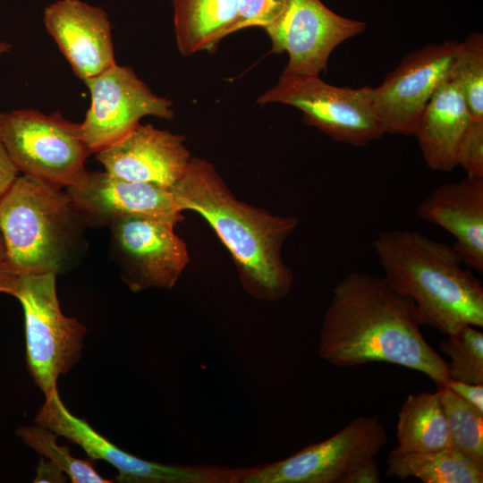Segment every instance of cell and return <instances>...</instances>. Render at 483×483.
<instances>
[{
    "label": "cell",
    "mask_w": 483,
    "mask_h": 483,
    "mask_svg": "<svg viewBox=\"0 0 483 483\" xmlns=\"http://www.w3.org/2000/svg\"><path fill=\"white\" fill-rule=\"evenodd\" d=\"M16 434L26 445L66 473L73 483L113 482L100 476L89 461L73 457L67 446L59 445L57 435L51 430L36 424L19 427Z\"/></svg>",
    "instance_id": "cell-24"
},
{
    "label": "cell",
    "mask_w": 483,
    "mask_h": 483,
    "mask_svg": "<svg viewBox=\"0 0 483 483\" xmlns=\"http://www.w3.org/2000/svg\"><path fill=\"white\" fill-rule=\"evenodd\" d=\"M445 383L457 395L483 412V383L472 384L452 379Z\"/></svg>",
    "instance_id": "cell-28"
},
{
    "label": "cell",
    "mask_w": 483,
    "mask_h": 483,
    "mask_svg": "<svg viewBox=\"0 0 483 483\" xmlns=\"http://www.w3.org/2000/svg\"><path fill=\"white\" fill-rule=\"evenodd\" d=\"M179 208L201 216L231 254L242 289L266 301L285 298L293 274L282 257L285 240L299 225L239 200L214 165L191 156L182 177L169 189Z\"/></svg>",
    "instance_id": "cell-2"
},
{
    "label": "cell",
    "mask_w": 483,
    "mask_h": 483,
    "mask_svg": "<svg viewBox=\"0 0 483 483\" xmlns=\"http://www.w3.org/2000/svg\"><path fill=\"white\" fill-rule=\"evenodd\" d=\"M84 83L90 106L80 126L91 154L125 136L144 116H174L172 101L155 94L129 66L116 64Z\"/></svg>",
    "instance_id": "cell-11"
},
{
    "label": "cell",
    "mask_w": 483,
    "mask_h": 483,
    "mask_svg": "<svg viewBox=\"0 0 483 483\" xmlns=\"http://www.w3.org/2000/svg\"><path fill=\"white\" fill-rule=\"evenodd\" d=\"M57 436L80 445L91 459L108 462L123 483H239L242 467L222 464H164L129 453L97 432L85 419L70 412L57 389L46 396L36 419Z\"/></svg>",
    "instance_id": "cell-9"
},
{
    "label": "cell",
    "mask_w": 483,
    "mask_h": 483,
    "mask_svg": "<svg viewBox=\"0 0 483 483\" xmlns=\"http://www.w3.org/2000/svg\"><path fill=\"white\" fill-rule=\"evenodd\" d=\"M63 470L50 461L40 460L34 482H64Z\"/></svg>",
    "instance_id": "cell-30"
},
{
    "label": "cell",
    "mask_w": 483,
    "mask_h": 483,
    "mask_svg": "<svg viewBox=\"0 0 483 483\" xmlns=\"http://www.w3.org/2000/svg\"><path fill=\"white\" fill-rule=\"evenodd\" d=\"M44 25L81 80L116 64L107 13L81 0H58L47 5Z\"/></svg>",
    "instance_id": "cell-15"
},
{
    "label": "cell",
    "mask_w": 483,
    "mask_h": 483,
    "mask_svg": "<svg viewBox=\"0 0 483 483\" xmlns=\"http://www.w3.org/2000/svg\"><path fill=\"white\" fill-rule=\"evenodd\" d=\"M177 49L189 56L211 51L227 36L240 0H171Z\"/></svg>",
    "instance_id": "cell-19"
},
{
    "label": "cell",
    "mask_w": 483,
    "mask_h": 483,
    "mask_svg": "<svg viewBox=\"0 0 483 483\" xmlns=\"http://www.w3.org/2000/svg\"><path fill=\"white\" fill-rule=\"evenodd\" d=\"M20 275L7 261L0 262V292L13 295Z\"/></svg>",
    "instance_id": "cell-31"
},
{
    "label": "cell",
    "mask_w": 483,
    "mask_h": 483,
    "mask_svg": "<svg viewBox=\"0 0 483 483\" xmlns=\"http://www.w3.org/2000/svg\"><path fill=\"white\" fill-rule=\"evenodd\" d=\"M448 80L461 91L471 119L483 121V36L472 33L459 42Z\"/></svg>",
    "instance_id": "cell-23"
},
{
    "label": "cell",
    "mask_w": 483,
    "mask_h": 483,
    "mask_svg": "<svg viewBox=\"0 0 483 483\" xmlns=\"http://www.w3.org/2000/svg\"><path fill=\"white\" fill-rule=\"evenodd\" d=\"M12 46L9 43L0 41V55L10 51Z\"/></svg>",
    "instance_id": "cell-33"
},
{
    "label": "cell",
    "mask_w": 483,
    "mask_h": 483,
    "mask_svg": "<svg viewBox=\"0 0 483 483\" xmlns=\"http://www.w3.org/2000/svg\"><path fill=\"white\" fill-rule=\"evenodd\" d=\"M0 140L18 172L66 189L80 182L91 154L80 123L59 112L35 109L0 113Z\"/></svg>",
    "instance_id": "cell-6"
},
{
    "label": "cell",
    "mask_w": 483,
    "mask_h": 483,
    "mask_svg": "<svg viewBox=\"0 0 483 483\" xmlns=\"http://www.w3.org/2000/svg\"><path fill=\"white\" fill-rule=\"evenodd\" d=\"M88 224L66 191L31 176H17L0 198L6 261L20 274L57 275L75 256Z\"/></svg>",
    "instance_id": "cell-4"
},
{
    "label": "cell",
    "mask_w": 483,
    "mask_h": 483,
    "mask_svg": "<svg viewBox=\"0 0 483 483\" xmlns=\"http://www.w3.org/2000/svg\"><path fill=\"white\" fill-rule=\"evenodd\" d=\"M436 385L446 417L452 448L483 463V412L453 392L445 382Z\"/></svg>",
    "instance_id": "cell-22"
},
{
    "label": "cell",
    "mask_w": 483,
    "mask_h": 483,
    "mask_svg": "<svg viewBox=\"0 0 483 483\" xmlns=\"http://www.w3.org/2000/svg\"><path fill=\"white\" fill-rule=\"evenodd\" d=\"M259 105L294 106L303 122L332 140L365 146L385 134L372 104V88L337 87L319 75L283 72L277 83L257 98Z\"/></svg>",
    "instance_id": "cell-8"
},
{
    "label": "cell",
    "mask_w": 483,
    "mask_h": 483,
    "mask_svg": "<svg viewBox=\"0 0 483 483\" xmlns=\"http://www.w3.org/2000/svg\"><path fill=\"white\" fill-rule=\"evenodd\" d=\"M387 440L379 416H360L283 460L245 467L240 483H378L376 457Z\"/></svg>",
    "instance_id": "cell-5"
},
{
    "label": "cell",
    "mask_w": 483,
    "mask_h": 483,
    "mask_svg": "<svg viewBox=\"0 0 483 483\" xmlns=\"http://www.w3.org/2000/svg\"><path fill=\"white\" fill-rule=\"evenodd\" d=\"M365 29L364 21L343 17L320 0H288L279 18L264 30L271 53L288 54L283 72L319 75L333 50Z\"/></svg>",
    "instance_id": "cell-12"
},
{
    "label": "cell",
    "mask_w": 483,
    "mask_h": 483,
    "mask_svg": "<svg viewBox=\"0 0 483 483\" xmlns=\"http://www.w3.org/2000/svg\"><path fill=\"white\" fill-rule=\"evenodd\" d=\"M470 120L461 91L445 80L428 102L413 131L428 167L449 172L457 166L459 144Z\"/></svg>",
    "instance_id": "cell-18"
},
{
    "label": "cell",
    "mask_w": 483,
    "mask_h": 483,
    "mask_svg": "<svg viewBox=\"0 0 483 483\" xmlns=\"http://www.w3.org/2000/svg\"><path fill=\"white\" fill-rule=\"evenodd\" d=\"M6 258H7L6 247H5L3 234L0 231V262L6 261Z\"/></svg>",
    "instance_id": "cell-32"
},
{
    "label": "cell",
    "mask_w": 483,
    "mask_h": 483,
    "mask_svg": "<svg viewBox=\"0 0 483 483\" xmlns=\"http://www.w3.org/2000/svg\"><path fill=\"white\" fill-rule=\"evenodd\" d=\"M478 328L465 325L440 342V351L451 360L447 362L449 379L483 383V333Z\"/></svg>",
    "instance_id": "cell-25"
},
{
    "label": "cell",
    "mask_w": 483,
    "mask_h": 483,
    "mask_svg": "<svg viewBox=\"0 0 483 483\" xmlns=\"http://www.w3.org/2000/svg\"><path fill=\"white\" fill-rule=\"evenodd\" d=\"M432 44L405 55L383 82L372 88V104L385 133L411 135L428 102L448 79L458 46Z\"/></svg>",
    "instance_id": "cell-13"
},
{
    "label": "cell",
    "mask_w": 483,
    "mask_h": 483,
    "mask_svg": "<svg viewBox=\"0 0 483 483\" xmlns=\"http://www.w3.org/2000/svg\"><path fill=\"white\" fill-rule=\"evenodd\" d=\"M413 301L383 276L352 271L333 288L318 355L335 367L386 362L449 379L447 361L424 338Z\"/></svg>",
    "instance_id": "cell-1"
},
{
    "label": "cell",
    "mask_w": 483,
    "mask_h": 483,
    "mask_svg": "<svg viewBox=\"0 0 483 483\" xmlns=\"http://www.w3.org/2000/svg\"><path fill=\"white\" fill-rule=\"evenodd\" d=\"M373 247L383 276L410 298L421 325L451 335L465 325L483 327V285L453 248L420 232L379 233Z\"/></svg>",
    "instance_id": "cell-3"
},
{
    "label": "cell",
    "mask_w": 483,
    "mask_h": 483,
    "mask_svg": "<svg viewBox=\"0 0 483 483\" xmlns=\"http://www.w3.org/2000/svg\"><path fill=\"white\" fill-rule=\"evenodd\" d=\"M457 165L468 177L483 178V121H470L459 144Z\"/></svg>",
    "instance_id": "cell-27"
},
{
    "label": "cell",
    "mask_w": 483,
    "mask_h": 483,
    "mask_svg": "<svg viewBox=\"0 0 483 483\" xmlns=\"http://www.w3.org/2000/svg\"><path fill=\"white\" fill-rule=\"evenodd\" d=\"M17 169L12 163L3 143L0 140V198L10 188L17 177Z\"/></svg>",
    "instance_id": "cell-29"
},
{
    "label": "cell",
    "mask_w": 483,
    "mask_h": 483,
    "mask_svg": "<svg viewBox=\"0 0 483 483\" xmlns=\"http://www.w3.org/2000/svg\"><path fill=\"white\" fill-rule=\"evenodd\" d=\"M386 474L423 483H482L483 463L452 448L431 452H402L394 448L386 459Z\"/></svg>",
    "instance_id": "cell-20"
},
{
    "label": "cell",
    "mask_w": 483,
    "mask_h": 483,
    "mask_svg": "<svg viewBox=\"0 0 483 483\" xmlns=\"http://www.w3.org/2000/svg\"><path fill=\"white\" fill-rule=\"evenodd\" d=\"M55 279L54 272L21 274L13 295L23 309L27 366L45 396L80 358L87 332L76 318L63 314Z\"/></svg>",
    "instance_id": "cell-7"
},
{
    "label": "cell",
    "mask_w": 483,
    "mask_h": 483,
    "mask_svg": "<svg viewBox=\"0 0 483 483\" xmlns=\"http://www.w3.org/2000/svg\"><path fill=\"white\" fill-rule=\"evenodd\" d=\"M419 216L455 239L452 247L470 269L483 272V178L443 183L418 207Z\"/></svg>",
    "instance_id": "cell-17"
},
{
    "label": "cell",
    "mask_w": 483,
    "mask_h": 483,
    "mask_svg": "<svg viewBox=\"0 0 483 483\" xmlns=\"http://www.w3.org/2000/svg\"><path fill=\"white\" fill-rule=\"evenodd\" d=\"M65 190L89 223L108 225L119 216L139 215L176 226L185 218L170 190L106 172L88 171L80 182Z\"/></svg>",
    "instance_id": "cell-16"
},
{
    "label": "cell",
    "mask_w": 483,
    "mask_h": 483,
    "mask_svg": "<svg viewBox=\"0 0 483 483\" xmlns=\"http://www.w3.org/2000/svg\"><path fill=\"white\" fill-rule=\"evenodd\" d=\"M402 452H431L452 447L446 417L436 392L409 394L396 426Z\"/></svg>",
    "instance_id": "cell-21"
},
{
    "label": "cell",
    "mask_w": 483,
    "mask_h": 483,
    "mask_svg": "<svg viewBox=\"0 0 483 483\" xmlns=\"http://www.w3.org/2000/svg\"><path fill=\"white\" fill-rule=\"evenodd\" d=\"M183 135L139 123L125 136L95 153L107 174L131 182L170 189L191 155Z\"/></svg>",
    "instance_id": "cell-14"
},
{
    "label": "cell",
    "mask_w": 483,
    "mask_h": 483,
    "mask_svg": "<svg viewBox=\"0 0 483 483\" xmlns=\"http://www.w3.org/2000/svg\"><path fill=\"white\" fill-rule=\"evenodd\" d=\"M111 248L123 280L132 292L172 289L190 262L185 242L174 225L158 219L124 215L107 225Z\"/></svg>",
    "instance_id": "cell-10"
},
{
    "label": "cell",
    "mask_w": 483,
    "mask_h": 483,
    "mask_svg": "<svg viewBox=\"0 0 483 483\" xmlns=\"http://www.w3.org/2000/svg\"><path fill=\"white\" fill-rule=\"evenodd\" d=\"M287 3L288 0H240L227 36L250 27L265 29L279 18Z\"/></svg>",
    "instance_id": "cell-26"
}]
</instances>
